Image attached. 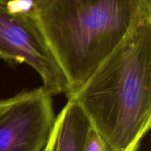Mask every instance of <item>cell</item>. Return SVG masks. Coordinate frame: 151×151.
<instances>
[{
    "instance_id": "obj_5",
    "label": "cell",
    "mask_w": 151,
    "mask_h": 151,
    "mask_svg": "<svg viewBox=\"0 0 151 151\" xmlns=\"http://www.w3.org/2000/svg\"><path fill=\"white\" fill-rule=\"evenodd\" d=\"M90 125L88 118L72 97L55 116L41 151H83Z\"/></svg>"
},
{
    "instance_id": "obj_6",
    "label": "cell",
    "mask_w": 151,
    "mask_h": 151,
    "mask_svg": "<svg viewBox=\"0 0 151 151\" xmlns=\"http://www.w3.org/2000/svg\"><path fill=\"white\" fill-rule=\"evenodd\" d=\"M83 151H112V150L102 137L90 127Z\"/></svg>"
},
{
    "instance_id": "obj_1",
    "label": "cell",
    "mask_w": 151,
    "mask_h": 151,
    "mask_svg": "<svg viewBox=\"0 0 151 151\" xmlns=\"http://www.w3.org/2000/svg\"><path fill=\"white\" fill-rule=\"evenodd\" d=\"M70 97L112 151L139 150L151 126V16L129 31Z\"/></svg>"
},
{
    "instance_id": "obj_7",
    "label": "cell",
    "mask_w": 151,
    "mask_h": 151,
    "mask_svg": "<svg viewBox=\"0 0 151 151\" xmlns=\"http://www.w3.org/2000/svg\"><path fill=\"white\" fill-rule=\"evenodd\" d=\"M31 90H24L16 95L6 99H0V116L22 99L28 96Z\"/></svg>"
},
{
    "instance_id": "obj_8",
    "label": "cell",
    "mask_w": 151,
    "mask_h": 151,
    "mask_svg": "<svg viewBox=\"0 0 151 151\" xmlns=\"http://www.w3.org/2000/svg\"><path fill=\"white\" fill-rule=\"evenodd\" d=\"M20 1H24V2L27 3L31 8L33 10H35L38 9L41 5H42L47 0H20Z\"/></svg>"
},
{
    "instance_id": "obj_2",
    "label": "cell",
    "mask_w": 151,
    "mask_h": 151,
    "mask_svg": "<svg viewBox=\"0 0 151 151\" xmlns=\"http://www.w3.org/2000/svg\"><path fill=\"white\" fill-rule=\"evenodd\" d=\"M72 97L129 31L151 0H47L35 10Z\"/></svg>"
},
{
    "instance_id": "obj_3",
    "label": "cell",
    "mask_w": 151,
    "mask_h": 151,
    "mask_svg": "<svg viewBox=\"0 0 151 151\" xmlns=\"http://www.w3.org/2000/svg\"><path fill=\"white\" fill-rule=\"evenodd\" d=\"M0 58L9 63L29 65L52 96L69 94L67 80L41 30L35 10L20 0H0Z\"/></svg>"
},
{
    "instance_id": "obj_4",
    "label": "cell",
    "mask_w": 151,
    "mask_h": 151,
    "mask_svg": "<svg viewBox=\"0 0 151 151\" xmlns=\"http://www.w3.org/2000/svg\"><path fill=\"white\" fill-rule=\"evenodd\" d=\"M52 97L34 88L0 116V151L43 150L55 119Z\"/></svg>"
}]
</instances>
